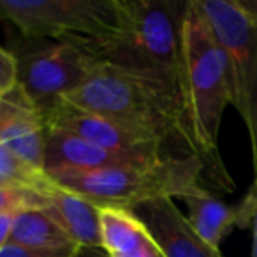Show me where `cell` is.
Wrapping results in <instances>:
<instances>
[{
  "label": "cell",
  "mask_w": 257,
  "mask_h": 257,
  "mask_svg": "<svg viewBox=\"0 0 257 257\" xmlns=\"http://www.w3.org/2000/svg\"><path fill=\"white\" fill-rule=\"evenodd\" d=\"M62 100L150 133L168 147L176 145L187 154L197 155L180 81L164 72L97 64L92 74Z\"/></svg>",
  "instance_id": "6da1fadb"
},
{
  "label": "cell",
  "mask_w": 257,
  "mask_h": 257,
  "mask_svg": "<svg viewBox=\"0 0 257 257\" xmlns=\"http://www.w3.org/2000/svg\"><path fill=\"white\" fill-rule=\"evenodd\" d=\"M180 88L194 147L210 180L232 190L218 155V133L225 107L231 104L225 57L197 0H189L180 34Z\"/></svg>",
  "instance_id": "7a4b0ae2"
},
{
  "label": "cell",
  "mask_w": 257,
  "mask_h": 257,
  "mask_svg": "<svg viewBox=\"0 0 257 257\" xmlns=\"http://www.w3.org/2000/svg\"><path fill=\"white\" fill-rule=\"evenodd\" d=\"M118 32L113 36H67L97 64L157 71L180 81V34L185 4L159 0H116Z\"/></svg>",
  "instance_id": "3957f363"
},
{
  "label": "cell",
  "mask_w": 257,
  "mask_h": 257,
  "mask_svg": "<svg viewBox=\"0 0 257 257\" xmlns=\"http://www.w3.org/2000/svg\"><path fill=\"white\" fill-rule=\"evenodd\" d=\"M204 164L197 155H168L148 164L120 166L95 171L48 175L62 187L99 206L133 208L162 197L192 194L204 187Z\"/></svg>",
  "instance_id": "277c9868"
},
{
  "label": "cell",
  "mask_w": 257,
  "mask_h": 257,
  "mask_svg": "<svg viewBox=\"0 0 257 257\" xmlns=\"http://www.w3.org/2000/svg\"><path fill=\"white\" fill-rule=\"evenodd\" d=\"M227 65L231 106L250 136L257 176V0H197Z\"/></svg>",
  "instance_id": "5b68a950"
},
{
  "label": "cell",
  "mask_w": 257,
  "mask_h": 257,
  "mask_svg": "<svg viewBox=\"0 0 257 257\" xmlns=\"http://www.w3.org/2000/svg\"><path fill=\"white\" fill-rule=\"evenodd\" d=\"M0 18L29 39L118 32L116 0H0Z\"/></svg>",
  "instance_id": "8992f818"
},
{
  "label": "cell",
  "mask_w": 257,
  "mask_h": 257,
  "mask_svg": "<svg viewBox=\"0 0 257 257\" xmlns=\"http://www.w3.org/2000/svg\"><path fill=\"white\" fill-rule=\"evenodd\" d=\"M18 58V85L36 106L46 107L74 92L97 67V62L69 43L55 41L25 50Z\"/></svg>",
  "instance_id": "52a82bcc"
},
{
  "label": "cell",
  "mask_w": 257,
  "mask_h": 257,
  "mask_svg": "<svg viewBox=\"0 0 257 257\" xmlns=\"http://www.w3.org/2000/svg\"><path fill=\"white\" fill-rule=\"evenodd\" d=\"M41 111L50 131L74 134L106 150L133 155L145 161H159L166 157L164 148L168 145L154 134L102 114L79 109L62 99L46 107H41Z\"/></svg>",
  "instance_id": "ba28073f"
},
{
  "label": "cell",
  "mask_w": 257,
  "mask_h": 257,
  "mask_svg": "<svg viewBox=\"0 0 257 257\" xmlns=\"http://www.w3.org/2000/svg\"><path fill=\"white\" fill-rule=\"evenodd\" d=\"M46 133L43 111L20 85L0 99V143L37 171H44Z\"/></svg>",
  "instance_id": "9c48e42d"
},
{
  "label": "cell",
  "mask_w": 257,
  "mask_h": 257,
  "mask_svg": "<svg viewBox=\"0 0 257 257\" xmlns=\"http://www.w3.org/2000/svg\"><path fill=\"white\" fill-rule=\"evenodd\" d=\"M46 201V211L79 246L102 250L100 239V206L79 194L62 187L44 173L34 187Z\"/></svg>",
  "instance_id": "30bf717a"
},
{
  "label": "cell",
  "mask_w": 257,
  "mask_h": 257,
  "mask_svg": "<svg viewBox=\"0 0 257 257\" xmlns=\"http://www.w3.org/2000/svg\"><path fill=\"white\" fill-rule=\"evenodd\" d=\"M133 210L145 222L166 257H222L220 248L208 245L194 231L173 199L148 201Z\"/></svg>",
  "instance_id": "8fae6325"
},
{
  "label": "cell",
  "mask_w": 257,
  "mask_h": 257,
  "mask_svg": "<svg viewBox=\"0 0 257 257\" xmlns=\"http://www.w3.org/2000/svg\"><path fill=\"white\" fill-rule=\"evenodd\" d=\"M148 162L154 161H145V159H138L133 155L106 150L74 134L50 131V128L46 133V145H44V173L46 175L69 171H95V169L120 168V166L148 164Z\"/></svg>",
  "instance_id": "7c38bea8"
},
{
  "label": "cell",
  "mask_w": 257,
  "mask_h": 257,
  "mask_svg": "<svg viewBox=\"0 0 257 257\" xmlns=\"http://www.w3.org/2000/svg\"><path fill=\"white\" fill-rule=\"evenodd\" d=\"M100 239L107 257H166L134 210L100 206Z\"/></svg>",
  "instance_id": "4fadbf2b"
},
{
  "label": "cell",
  "mask_w": 257,
  "mask_h": 257,
  "mask_svg": "<svg viewBox=\"0 0 257 257\" xmlns=\"http://www.w3.org/2000/svg\"><path fill=\"white\" fill-rule=\"evenodd\" d=\"M187 204V220L192 229L208 243L220 248L224 238L236 227V206H227L215 197L206 187L182 197Z\"/></svg>",
  "instance_id": "5bb4252c"
},
{
  "label": "cell",
  "mask_w": 257,
  "mask_h": 257,
  "mask_svg": "<svg viewBox=\"0 0 257 257\" xmlns=\"http://www.w3.org/2000/svg\"><path fill=\"white\" fill-rule=\"evenodd\" d=\"M9 243L41 250H62L78 246L44 210H27L16 215Z\"/></svg>",
  "instance_id": "9a60e30c"
},
{
  "label": "cell",
  "mask_w": 257,
  "mask_h": 257,
  "mask_svg": "<svg viewBox=\"0 0 257 257\" xmlns=\"http://www.w3.org/2000/svg\"><path fill=\"white\" fill-rule=\"evenodd\" d=\"M44 171L30 168L0 143V185L29 187L34 189Z\"/></svg>",
  "instance_id": "2e32d148"
},
{
  "label": "cell",
  "mask_w": 257,
  "mask_h": 257,
  "mask_svg": "<svg viewBox=\"0 0 257 257\" xmlns=\"http://www.w3.org/2000/svg\"><path fill=\"white\" fill-rule=\"evenodd\" d=\"M46 201L29 187L0 185V213H22L27 210H44Z\"/></svg>",
  "instance_id": "e0dca14e"
},
{
  "label": "cell",
  "mask_w": 257,
  "mask_h": 257,
  "mask_svg": "<svg viewBox=\"0 0 257 257\" xmlns=\"http://www.w3.org/2000/svg\"><path fill=\"white\" fill-rule=\"evenodd\" d=\"M236 227L252 229V253H257V176L241 203L236 204Z\"/></svg>",
  "instance_id": "ac0fdd59"
},
{
  "label": "cell",
  "mask_w": 257,
  "mask_h": 257,
  "mask_svg": "<svg viewBox=\"0 0 257 257\" xmlns=\"http://www.w3.org/2000/svg\"><path fill=\"white\" fill-rule=\"evenodd\" d=\"M78 246L62 250H41V248H29V246L8 243L0 248V257H76L79 253Z\"/></svg>",
  "instance_id": "d6986e66"
},
{
  "label": "cell",
  "mask_w": 257,
  "mask_h": 257,
  "mask_svg": "<svg viewBox=\"0 0 257 257\" xmlns=\"http://www.w3.org/2000/svg\"><path fill=\"white\" fill-rule=\"evenodd\" d=\"M18 85V58L15 53L0 46V97Z\"/></svg>",
  "instance_id": "ffe728a7"
},
{
  "label": "cell",
  "mask_w": 257,
  "mask_h": 257,
  "mask_svg": "<svg viewBox=\"0 0 257 257\" xmlns=\"http://www.w3.org/2000/svg\"><path fill=\"white\" fill-rule=\"evenodd\" d=\"M15 213H0V248L8 245L11 239V232L15 227Z\"/></svg>",
  "instance_id": "44dd1931"
},
{
  "label": "cell",
  "mask_w": 257,
  "mask_h": 257,
  "mask_svg": "<svg viewBox=\"0 0 257 257\" xmlns=\"http://www.w3.org/2000/svg\"><path fill=\"white\" fill-rule=\"evenodd\" d=\"M76 257H83V253H81V250H79V253H78V255H76ZM97 257H102V255H97ZM104 257H107V255H106V253H104Z\"/></svg>",
  "instance_id": "7402d4cb"
},
{
  "label": "cell",
  "mask_w": 257,
  "mask_h": 257,
  "mask_svg": "<svg viewBox=\"0 0 257 257\" xmlns=\"http://www.w3.org/2000/svg\"><path fill=\"white\" fill-rule=\"evenodd\" d=\"M252 257H257V253H252Z\"/></svg>",
  "instance_id": "603a6c76"
},
{
  "label": "cell",
  "mask_w": 257,
  "mask_h": 257,
  "mask_svg": "<svg viewBox=\"0 0 257 257\" xmlns=\"http://www.w3.org/2000/svg\"><path fill=\"white\" fill-rule=\"evenodd\" d=\"M0 99H2V97H0Z\"/></svg>",
  "instance_id": "cb8c5ba5"
}]
</instances>
